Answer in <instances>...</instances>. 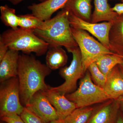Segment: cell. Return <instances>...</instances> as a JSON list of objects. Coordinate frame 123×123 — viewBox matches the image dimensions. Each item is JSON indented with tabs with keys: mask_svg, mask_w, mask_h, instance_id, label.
Wrapping results in <instances>:
<instances>
[{
	"mask_svg": "<svg viewBox=\"0 0 123 123\" xmlns=\"http://www.w3.org/2000/svg\"><path fill=\"white\" fill-rule=\"evenodd\" d=\"M25 107L46 123L59 119L56 110L42 91L36 92Z\"/></svg>",
	"mask_w": 123,
	"mask_h": 123,
	"instance_id": "9c48e42d",
	"label": "cell"
},
{
	"mask_svg": "<svg viewBox=\"0 0 123 123\" xmlns=\"http://www.w3.org/2000/svg\"><path fill=\"white\" fill-rule=\"evenodd\" d=\"M103 89L110 99H117L123 95V77L118 65L108 75Z\"/></svg>",
	"mask_w": 123,
	"mask_h": 123,
	"instance_id": "5bb4252c",
	"label": "cell"
},
{
	"mask_svg": "<svg viewBox=\"0 0 123 123\" xmlns=\"http://www.w3.org/2000/svg\"><path fill=\"white\" fill-rule=\"evenodd\" d=\"M71 30L80 51L85 72L90 64L103 55L113 54L103 44L90 35L87 31L71 26Z\"/></svg>",
	"mask_w": 123,
	"mask_h": 123,
	"instance_id": "5b68a950",
	"label": "cell"
},
{
	"mask_svg": "<svg viewBox=\"0 0 123 123\" xmlns=\"http://www.w3.org/2000/svg\"><path fill=\"white\" fill-rule=\"evenodd\" d=\"M68 15V11L63 8L54 17L43 21L33 32L49 47H64L69 52L78 45L72 33Z\"/></svg>",
	"mask_w": 123,
	"mask_h": 123,
	"instance_id": "7a4b0ae2",
	"label": "cell"
},
{
	"mask_svg": "<svg viewBox=\"0 0 123 123\" xmlns=\"http://www.w3.org/2000/svg\"><path fill=\"white\" fill-rule=\"evenodd\" d=\"M92 0H69L64 9L77 17L91 22Z\"/></svg>",
	"mask_w": 123,
	"mask_h": 123,
	"instance_id": "2e32d148",
	"label": "cell"
},
{
	"mask_svg": "<svg viewBox=\"0 0 123 123\" xmlns=\"http://www.w3.org/2000/svg\"><path fill=\"white\" fill-rule=\"evenodd\" d=\"M119 0L122 1H123V0Z\"/></svg>",
	"mask_w": 123,
	"mask_h": 123,
	"instance_id": "836d02e7",
	"label": "cell"
},
{
	"mask_svg": "<svg viewBox=\"0 0 123 123\" xmlns=\"http://www.w3.org/2000/svg\"><path fill=\"white\" fill-rule=\"evenodd\" d=\"M0 0L8 1L14 5H17L18 4L24 0ZM38 0L39 1L41 2H43L47 0Z\"/></svg>",
	"mask_w": 123,
	"mask_h": 123,
	"instance_id": "f1b7e54d",
	"label": "cell"
},
{
	"mask_svg": "<svg viewBox=\"0 0 123 123\" xmlns=\"http://www.w3.org/2000/svg\"><path fill=\"white\" fill-rule=\"evenodd\" d=\"M97 105L76 108L63 120L64 123H86L94 112Z\"/></svg>",
	"mask_w": 123,
	"mask_h": 123,
	"instance_id": "ffe728a7",
	"label": "cell"
},
{
	"mask_svg": "<svg viewBox=\"0 0 123 123\" xmlns=\"http://www.w3.org/2000/svg\"><path fill=\"white\" fill-rule=\"evenodd\" d=\"M9 50L8 47L0 40V61L5 57Z\"/></svg>",
	"mask_w": 123,
	"mask_h": 123,
	"instance_id": "484cf974",
	"label": "cell"
},
{
	"mask_svg": "<svg viewBox=\"0 0 123 123\" xmlns=\"http://www.w3.org/2000/svg\"><path fill=\"white\" fill-rule=\"evenodd\" d=\"M2 41L9 49L21 51L26 54L33 52L40 56L47 53L49 45L37 36L33 31L21 28L5 31L0 36Z\"/></svg>",
	"mask_w": 123,
	"mask_h": 123,
	"instance_id": "3957f363",
	"label": "cell"
},
{
	"mask_svg": "<svg viewBox=\"0 0 123 123\" xmlns=\"http://www.w3.org/2000/svg\"><path fill=\"white\" fill-rule=\"evenodd\" d=\"M68 55L61 47H49L46 53V65L51 70L64 67L68 61Z\"/></svg>",
	"mask_w": 123,
	"mask_h": 123,
	"instance_id": "ac0fdd59",
	"label": "cell"
},
{
	"mask_svg": "<svg viewBox=\"0 0 123 123\" xmlns=\"http://www.w3.org/2000/svg\"><path fill=\"white\" fill-rule=\"evenodd\" d=\"M0 123H6V122H5V121H1V120H0Z\"/></svg>",
	"mask_w": 123,
	"mask_h": 123,
	"instance_id": "d6a6232c",
	"label": "cell"
},
{
	"mask_svg": "<svg viewBox=\"0 0 123 123\" xmlns=\"http://www.w3.org/2000/svg\"><path fill=\"white\" fill-rule=\"evenodd\" d=\"M94 9L91 16V22H113L118 17L116 13L112 10L108 0H94Z\"/></svg>",
	"mask_w": 123,
	"mask_h": 123,
	"instance_id": "e0dca14e",
	"label": "cell"
},
{
	"mask_svg": "<svg viewBox=\"0 0 123 123\" xmlns=\"http://www.w3.org/2000/svg\"><path fill=\"white\" fill-rule=\"evenodd\" d=\"M119 100L120 106V110L123 113V95L118 98Z\"/></svg>",
	"mask_w": 123,
	"mask_h": 123,
	"instance_id": "f546056e",
	"label": "cell"
},
{
	"mask_svg": "<svg viewBox=\"0 0 123 123\" xmlns=\"http://www.w3.org/2000/svg\"><path fill=\"white\" fill-rule=\"evenodd\" d=\"M110 51L123 58V15L112 22L109 35Z\"/></svg>",
	"mask_w": 123,
	"mask_h": 123,
	"instance_id": "9a60e30c",
	"label": "cell"
},
{
	"mask_svg": "<svg viewBox=\"0 0 123 123\" xmlns=\"http://www.w3.org/2000/svg\"><path fill=\"white\" fill-rule=\"evenodd\" d=\"M43 92L56 110L60 120H63L77 108L75 104L69 100L66 95L52 90L49 87Z\"/></svg>",
	"mask_w": 123,
	"mask_h": 123,
	"instance_id": "8fae6325",
	"label": "cell"
},
{
	"mask_svg": "<svg viewBox=\"0 0 123 123\" xmlns=\"http://www.w3.org/2000/svg\"><path fill=\"white\" fill-rule=\"evenodd\" d=\"M112 11L117 13L118 15H123V1L122 3H118L115 4L112 8Z\"/></svg>",
	"mask_w": 123,
	"mask_h": 123,
	"instance_id": "4316f807",
	"label": "cell"
},
{
	"mask_svg": "<svg viewBox=\"0 0 123 123\" xmlns=\"http://www.w3.org/2000/svg\"><path fill=\"white\" fill-rule=\"evenodd\" d=\"M49 123H64L63 120H55L51 121Z\"/></svg>",
	"mask_w": 123,
	"mask_h": 123,
	"instance_id": "1f68e13d",
	"label": "cell"
},
{
	"mask_svg": "<svg viewBox=\"0 0 123 123\" xmlns=\"http://www.w3.org/2000/svg\"><path fill=\"white\" fill-rule=\"evenodd\" d=\"M0 10L1 20L4 25L12 29L18 28L19 16L16 14L15 9L6 5L0 7Z\"/></svg>",
	"mask_w": 123,
	"mask_h": 123,
	"instance_id": "44dd1931",
	"label": "cell"
},
{
	"mask_svg": "<svg viewBox=\"0 0 123 123\" xmlns=\"http://www.w3.org/2000/svg\"><path fill=\"white\" fill-rule=\"evenodd\" d=\"M68 18L72 27L90 33L110 50L109 35L112 22H104L99 23H93L82 20L69 12Z\"/></svg>",
	"mask_w": 123,
	"mask_h": 123,
	"instance_id": "ba28073f",
	"label": "cell"
},
{
	"mask_svg": "<svg viewBox=\"0 0 123 123\" xmlns=\"http://www.w3.org/2000/svg\"><path fill=\"white\" fill-rule=\"evenodd\" d=\"M24 108L20 101L18 77L1 82L0 118L15 115L20 116Z\"/></svg>",
	"mask_w": 123,
	"mask_h": 123,
	"instance_id": "8992f818",
	"label": "cell"
},
{
	"mask_svg": "<svg viewBox=\"0 0 123 123\" xmlns=\"http://www.w3.org/2000/svg\"><path fill=\"white\" fill-rule=\"evenodd\" d=\"M52 70L32 56L20 55L18 59V76L19 81L21 103L25 106L33 95L39 91L47 90L50 86L45 81Z\"/></svg>",
	"mask_w": 123,
	"mask_h": 123,
	"instance_id": "6da1fadb",
	"label": "cell"
},
{
	"mask_svg": "<svg viewBox=\"0 0 123 123\" xmlns=\"http://www.w3.org/2000/svg\"><path fill=\"white\" fill-rule=\"evenodd\" d=\"M115 123H123V113L120 110Z\"/></svg>",
	"mask_w": 123,
	"mask_h": 123,
	"instance_id": "83f0119b",
	"label": "cell"
},
{
	"mask_svg": "<svg viewBox=\"0 0 123 123\" xmlns=\"http://www.w3.org/2000/svg\"><path fill=\"white\" fill-rule=\"evenodd\" d=\"M119 68L123 77V61L121 63L118 65Z\"/></svg>",
	"mask_w": 123,
	"mask_h": 123,
	"instance_id": "4dcf8cb0",
	"label": "cell"
},
{
	"mask_svg": "<svg viewBox=\"0 0 123 123\" xmlns=\"http://www.w3.org/2000/svg\"><path fill=\"white\" fill-rule=\"evenodd\" d=\"M120 111L118 99H110L98 104L86 123H115Z\"/></svg>",
	"mask_w": 123,
	"mask_h": 123,
	"instance_id": "30bf717a",
	"label": "cell"
},
{
	"mask_svg": "<svg viewBox=\"0 0 123 123\" xmlns=\"http://www.w3.org/2000/svg\"><path fill=\"white\" fill-rule=\"evenodd\" d=\"M69 0H47L37 4H33L28 7L31 14L45 21L51 18L52 15L60 9H63Z\"/></svg>",
	"mask_w": 123,
	"mask_h": 123,
	"instance_id": "7c38bea8",
	"label": "cell"
},
{
	"mask_svg": "<svg viewBox=\"0 0 123 123\" xmlns=\"http://www.w3.org/2000/svg\"><path fill=\"white\" fill-rule=\"evenodd\" d=\"M123 58L116 54H107L99 57L95 63L101 72L107 77L115 66L121 63Z\"/></svg>",
	"mask_w": 123,
	"mask_h": 123,
	"instance_id": "d6986e66",
	"label": "cell"
},
{
	"mask_svg": "<svg viewBox=\"0 0 123 123\" xmlns=\"http://www.w3.org/2000/svg\"><path fill=\"white\" fill-rule=\"evenodd\" d=\"M73 55L70 65L60 69V75L65 80L64 82L56 87H49L50 89L66 95L74 92L77 89V83L79 79L84 77L86 72L82 64L80 51L78 47L69 52Z\"/></svg>",
	"mask_w": 123,
	"mask_h": 123,
	"instance_id": "52a82bcc",
	"label": "cell"
},
{
	"mask_svg": "<svg viewBox=\"0 0 123 123\" xmlns=\"http://www.w3.org/2000/svg\"><path fill=\"white\" fill-rule=\"evenodd\" d=\"M20 116L25 123H46L25 107Z\"/></svg>",
	"mask_w": 123,
	"mask_h": 123,
	"instance_id": "cb8c5ba5",
	"label": "cell"
},
{
	"mask_svg": "<svg viewBox=\"0 0 123 123\" xmlns=\"http://www.w3.org/2000/svg\"><path fill=\"white\" fill-rule=\"evenodd\" d=\"M0 120L8 123H25L20 116L17 115L1 117Z\"/></svg>",
	"mask_w": 123,
	"mask_h": 123,
	"instance_id": "d4e9b609",
	"label": "cell"
},
{
	"mask_svg": "<svg viewBox=\"0 0 123 123\" xmlns=\"http://www.w3.org/2000/svg\"><path fill=\"white\" fill-rule=\"evenodd\" d=\"M80 79L79 87L74 92L65 95L75 104L77 108L99 104L110 99L103 88L93 82L88 70Z\"/></svg>",
	"mask_w": 123,
	"mask_h": 123,
	"instance_id": "277c9868",
	"label": "cell"
},
{
	"mask_svg": "<svg viewBox=\"0 0 123 123\" xmlns=\"http://www.w3.org/2000/svg\"><path fill=\"white\" fill-rule=\"evenodd\" d=\"M18 27L20 28L34 31L39 28L43 24V21L33 14H26L19 15Z\"/></svg>",
	"mask_w": 123,
	"mask_h": 123,
	"instance_id": "7402d4cb",
	"label": "cell"
},
{
	"mask_svg": "<svg viewBox=\"0 0 123 123\" xmlns=\"http://www.w3.org/2000/svg\"><path fill=\"white\" fill-rule=\"evenodd\" d=\"M20 55L19 51L9 49L5 57L0 61V83L17 77Z\"/></svg>",
	"mask_w": 123,
	"mask_h": 123,
	"instance_id": "4fadbf2b",
	"label": "cell"
},
{
	"mask_svg": "<svg viewBox=\"0 0 123 123\" xmlns=\"http://www.w3.org/2000/svg\"><path fill=\"white\" fill-rule=\"evenodd\" d=\"M87 70L90 73L93 82L97 85L103 88L106 81L107 77L100 70L95 62L90 64Z\"/></svg>",
	"mask_w": 123,
	"mask_h": 123,
	"instance_id": "603a6c76",
	"label": "cell"
}]
</instances>
